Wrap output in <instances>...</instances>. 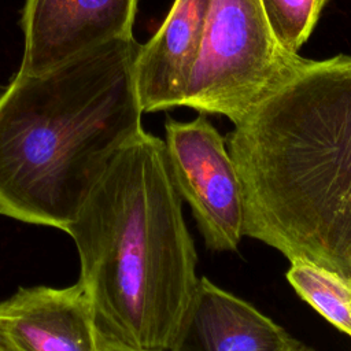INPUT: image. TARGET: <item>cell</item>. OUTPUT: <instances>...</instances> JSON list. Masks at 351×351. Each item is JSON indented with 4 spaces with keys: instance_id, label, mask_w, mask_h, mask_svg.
I'll return each instance as SVG.
<instances>
[{
    "instance_id": "6da1fadb",
    "label": "cell",
    "mask_w": 351,
    "mask_h": 351,
    "mask_svg": "<svg viewBox=\"0 0 351 351\" xmlns=\"http://www.w3.org/2000/svg\"><path fill=\"white\" fill-rule=\"evenodd\" d=\"M244 236L351 281V55L302 58L234 125Z\"/></svg>"
},
{
    "instance_id": "7a4b0ae2",
    "label": "cell",
    "mask_w": 351,
    "mask_h": 351,
    "mask_svg": "<svg viewBox=\"0 0 351 351\" xmlns=\"http://www.w3.org/2000/svg\"><path fill=\"white\" fill-rule=\"evenodd\" d=\"M66 233L103 340L177 351L200 277L165 140L144 129L129 140Z\"/></svg>"
},
{
    "instance_id": "3957f363",
    "label": "cell",
    "mask_w": 351,
    "mask_h": 351,
    "mask_svg": "<svg viewBox=\"0 0 351 351\" xmlns=\"http://www.w3.org/2000/svg\"><path fill=\"white\" fill-rule=\"evenodd\" d=\"M133 37L0 88V215L67 230L140 130Z\"/></svg>"
},
{
    "instance_id": "277c9868",
    "label": "cell",
    "mask_w": 351,
    "mask_h": 351,
    "mask_svg": "<svg viewBox=\"0 0 351 351\" xmlns=\"http://www.w3.org/2000/svg\"><path fill=\"white\" fill-rule=\"evenodd\" d=\"M300 59L281 48L261 0H213L181 107L236 125Z\"/></svg>"
},
{
    "instance_id": "5b68a950",
    "label": "cell",
    "mask_w": 351,
    "mask_h": 351,
    "mask_svg": "<svg viewBox=\"0 0 351 351\" xmlns=\"http://www.w3.org/2000/svg\"><path fill=\"white\" fill-rule=\"evenodd\" d=\"M165 145L174 185L207 248L236 251L244 237L243 192L225 137L204 114L188 122L167 118Z\"/></svg>"
},
{
    "instance_id": "8992f818",
    "label": "cell",
    "mask_w": 351,
    "mask_h": 351,
    "mask_svg": "<svg viewBox=\"0 0 351 351\" xmlns=\"http://www.w3.org/2000/svg\"><path fill=\"white\" fill-rule=\"evenodd\" d=\"M138 0H25L21 75L49 73L99 47L133 37Z\"/></svg>"
},
{
    "instance_id": "52a82bcc",
    "label": "cell",
    "mask_w": 351,
    "mask_h": 351,
    "mask_svg": "<svg viewBox=\"0 0 351 351\" xmlns=\"http://www.w3.org/2000/svg\"><path fill=\"white\" fill-rule=\"evenodd\" d=\"M0 337L12 351H101L85 287H21L0 302Z\"/></svg>"
},
{
    "instance_id": "ba28073f",
    "label": "cell",
    "mask_w": 351,
    "mask_h": 351,
    "mask_svg": "<svg viewBox=\"0 0 351 351\" xmlns=\"http://www.w3.org/2000/svg\"><path fill=\"white\" fill-rule=\"evenodd\" d=\"M213 0H174L166 19L143 45L134 78L143 112L181 107L199 56Z\"/></svg>"
},
{
    "instance_id": "9c48e42d",
    "label": "cell",
    "mask_w": 351,
    "mask_h": 351,
    "mask_svg": "<svg viewBox=\"0 0 351 351\" xmlns=\"http://www.w3.org/2000/svg\"><path fill=\"white\" fill-rule=\"evenodd\" d=\"M288 336L251 303L200 277L177 351H281Z\"/></svg>"
},
{
    "instance_id": "30bf717a",
    "label": "cell",
    "mask_w": 351,
    "mask_h": 351,
    "mask_svg": "<svg viewBox=\"0 0 351 351\" xmlns=\"http://www.w3.org/2000/svg\"><path fill=\"white\" fill-rule=\"evenodd\" d=\"M287 280L296 293L339 330L351 336V281L304 261L291 262Z\"/></svg>"
},
{
    "instance_id": "8fae6325",
    "label": "cell",
    "mask_w": 351,
    "mask_h": 351,
    "mask_svg": "<svg viewBox=\"0 0 351 351\" xmlns=\"http://www.w3.org/2000/svg\"><path fill=\"white\" fill-rule=\"evenodd\" d=\"M267 22L281 48L289 55L308 40L328 0H261Z\"/></svg>"
},
{
    "instance_id": "7c38bea8",
    "label": "cell",
    "mask_w": 351,
    "mask_h": 351,
    "mask_svg": "<svg viewBox=\"0 0 351 351\" xmlns=\"http://www.w3.org/2000/svg\"><path fill=\"white\" fill-rule=\"evenodd\" d=\"M281 351H314L311 347L303 344L302 341L296 340L292 336H288V339L285 340Z\"/></svg>"
},
{
    "instance_id": "4fadbf2b",
    "label": "cell",
    "mask_w": 351,
    "mask_h": 351,
    "mask_svg": "<svg viewBox=\"0 0 351 351\" xmlns=\"http://www.w3.org/2000/svg\"><path fill=\"white\" fill-rule=\"evenodd\" d=\"M101 351H134V350H129V348H125V347H121V346H117V344L101 340Z\"/></svg>"
},
{
    "instance_id": "5bb4252c",
    "label": "cell",
    "mask_w": 351,
    "mask_h": 351,
    "mask_svg": "<svg viewBox=\"0 0 351 351\" xmlns=\"http://www.w3.org/2000/svg\"><path fill=\"white\" fill-rule=\"evenodd\" d=\"M0 351H12L11 348H10V346L0 337Z\"/></svg>"
}]
</instances>
